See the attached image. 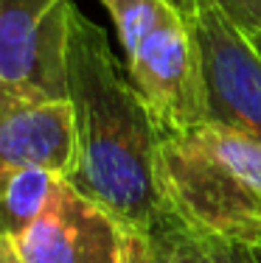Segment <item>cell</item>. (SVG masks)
Masks as SVG:
<instances>
[{
  "label": "cell",
  "mask_w": 261,
  "mask_h": 263,
  "mask_svg": "<svg viewBox=\"0 0 261 263\" xmlns=\"http://www.w3.org/2000/svg\"><path fill=\"white\" fill-rule=\"evenodd\" d=\"M65 84L76 132L67 182L146 235L169 213L158 179L163 129L121 73L104 28L76 3L67 14Z\"/></svg>",
  "instance_id": "6da1fadb"
},
{
  "label": "cell",
  "mask_w": 261,
  "mask_h": 263,
  "mask_svg": "<svg viewBox=\"0 0 261 263\" xmlns=\"http://www.w3.org/2000/svg\"><path fill=\"white\" fill-rule=\"evenodd\" d=\"M158 179L166 210L194 233L222 243L261 235V193L211 152L200 126L163 132Z\"/></svg>",
  "instance_id": "3957f363"
},
{
  "label": "cell",
  "mask_w": 261,
  "mask_h": 263,
  "mask_svg": "<svg viewBox=\"0 0 261 263\" xmlns=\"http://www.w3.org/2000/svg\"><path fill=\"white\" fill-rule=\"evenodd\" d=\"M73 157L76 132L71 101L28 96L0 84V174L42 168L67 179Z\"/></svg>",
  "instance_id": "52a82bcc"
},
{
  "label": "cell",
  "mask_w": 261,
  "mask_h": 263,
  "mask_svg": "<svg viewBox=\"0 0 261 263\" xmlns=\"http://www.w3.org/2000/svg\"><path fill=\"white\" fill-rule=\"evenodd\" d=\"M250 40H253V45H256V48H258V53H261V31H256V34H253Z\"/></svg>",
  "instance_id": "9a60e30c"
},
{
  "label": "cell",
  "mask_w": 261,
  "mask_h": 263,
  "mask_svg": "<svg viewBox=\"0 0 261 263\" xmlns=\"http://www.w3.org/2000/svg\"><path fill=\"white\" fill-rule=\"evenodd\" d=\"M115 23L127 76L152 106L163 132L208 121L200 48L191 20L166 0H98Z\"/></svg>",
  "instance_id": "7a4b0ae2"
},
{
  "label": "cell",
  "mask_w": 261,
  "mask_h": 263,
  "mask_svg": "<svg viewBox=\"0 0 261 263\" xmlns=\"http://www.w3.org/2000/svg\"><path fill=\"white\" fill-rule=\"evenodd\" d=\"M233 263H261V235L245 243H225Z\"/></svg>",
  "instance_id": "7c38bea8"
},
{
  "label": "cell",
  "mask_w": 261,
  "mask_h": 263,
  "mask_svg": "<svg viewBox=\"0 0 261 263\" xmlns=\"http://www.w3.org/2000/svg\"><path fill=\"white\" fill-rule=\"evenodd\" d=\"M200 48L205 115L214 126H228L261 143V53L214 0L191 17Z\"/></svg>",
  "instance_id": "5b68a950"
},
{
  "label": "cell",
  "mask_w": 261,
  "mask_h": 263,
  "mask_svg": "<svg viewBox=\"0 0 261 263\" xmlns=\"http://www.w3.org/2000/svg\"><path fill=\"white\" fill-rule=\"evenodd\" d=\"M59 174L42 168H20L0 174V238L11 241L34 221L48 204Z\"/></svg>",
  "instance_id": "ba28073f"
},
{
  "label": "cell",
  "mask_w": 261,
  "mask_h": 263,
  "mask_svg": "<svg viewBox=\"0 0 261 263\" xmlns=\"http://www.w3.org/2000/svg\"><path fill=\"white\" fill-rule=\"evenodd\" d=\"M166 3H171L174 9L180 11V14H185L191 20V17L197 14V9H200V6L205 3V0H166Z\"/></svg>",
  "instance_id": "4fadbf2b"
},
{
  "label": "cell",
  "mask_w": 261,
  "mask_h": 263,
  "mask_svg": "<svg viewBox=\"0 0 261 263\" xmlns=\"http://www.w3.org/2000/svg\"><path fill=\"white\" fill-rule=\"evenodd\" d=\"M11 243L23 263H146V235L67 179Z\"/></svg>",
  "instance_id": "277c9868"
},
{
  "label": "cell",
  "mask_w": 261,
  "mask_h": 263,
  "mask_svg": "<svg viewBox=\"0 0 261 263\" xmlns=\"http://www.w3.org/2000/svg\"><path fill=\"white\" fill-rule=\"evenodd\" d=\"M146 263H233L222 241H211L166 213L146 233Z\"/></svg>",
  "instance_id": "9c48e42d"
},
{
  "label": "cell",
  "mask_w": 261,
  "mask_h": 263,
  "mask_svg": "<svg viewBox=\"0 0 261 263\" xmlns=\"http://www.w3.org/2000/svg\"><path fill=\"white\" fill-rule=\"evenodd\" d=\"M0 263H23L14 252V243L6 241V238H0Z\"/></svg>",
  "instance_id": "5bb4252c"
},
{
  "label": "cell",
  "mask_w": 261,
  "mask_h": 263,
  "mask_svg": "<svg viewBox=\"0 0 261 263\" xmlns=\"http://www.w3.org/2000/svg\"><path fill=\"white\" fill-rule=\"evenodd\" d=\"M73 0H0V84L67 98L65 45Z\"/></svg>",
  "instance_id": "8992f818"
},
{
  "label": "cell",
  "mask_w": 261,
  "mask_h": 263,
  "mask_svg": "<svg viewBox=\"0 0 261 263\" xmlns=\"http://www.w3.org/2000/svg\"><path fill=\"white\" fill-rule=\"evenodd\" d=\"M200 135L205 137V143L211 146V152L216 157L225 160L247 185H253L261 193V143L258 140L228 126H214V123H202Z\"/></svg>",
  "instance_id": "30bf717a"
},
{
  "label": "cell",
  "mask_w": 261,
  "mask_h": 263,
  "mask_svg": "<svg viewBox=\"0 0 261 263\" xmlns=\"http://www.w3.org/2000/svg\"><path fill=\"white\" fill-rule=\"evenodd\" d=\"M228 17L245 31L247 36H253L261 31V0H214Z\"/></svg>",
  "instance_id": "8fae6325"
}]
</instances>
